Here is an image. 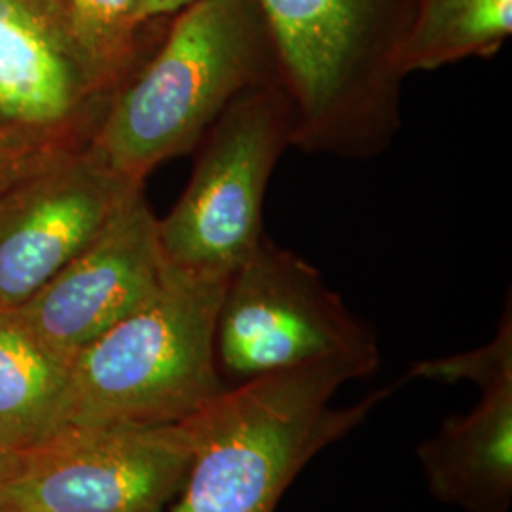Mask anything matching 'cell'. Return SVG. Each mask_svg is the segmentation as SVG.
Here are the masks:
<instances>
[{
  "label": "cell",
  "instance_id": "obj_1",
  "mask_svg": "<svg viewBox=\"0 0 512 512\" xmlns=\"http://www.w3.org/2000/svg\"><path fill=\"white\" fill-rule=\"evenodd\" d=\"M171 18L90 141L129 183L143 184L158 165L196 150L238 95L281 80L260 0H196Z\"/></svg>",
  "mask_w": 512,
  "mask_h": 512
},
{
  "label": "cell",
  "instance_id": "obj_2",
  "mask_svg": "<svg viewBox=\"0 0 512 512\" xmlns=\"http://www.w3.org/2000/svg\"><path fill=\"white\" fill-rule=\"evenodd\" d=\"M293 107V147L372 160L401 129V52L418 0H260Z\"/></svg>",
  "mask_w": 512,
  "mask_h": 512
},
{
  "label": "cell",
  "instance_id": "obj_3",
  "mask_svg": "<svg viewBox=\"0 0 512 512\" xmlns=\"http://www.w3.org/2000/svg\"><path fill=\"white\" fill-rule=\"evenodd\" d=\"M226 281L167 262L154 296L74 355L52 437L173 425L203 412L226 389L215 359Z\"/></svg>",
  "mask_w": 512,
  "mask_h": 512
},
{
  "label": "cell",
  "instance_id": "obj_4",
  "mask_svg": "<svg viewBox=\"0 0 512 512\" xmlns=\"http://www.w3.org/2000/svg\"><path fill=\"white\" fill-rule=\"evenodd\" d=\"M361 380L344 363H319L226 387L203 410V435L169 512H275L311 459L344 439L387 399L376 389L336 408Z\"/></svg>",
  "mask_w": 512,
  "mask_h": 512
},
{
  "label": "cell",
  "instance_id": "obj_5",
  "mask_svg": "<svg viewBox=\"0 0 512 512\" xmlns=\"http://www.w3.org/2000/svg\"><path fill=\"white\" fill-rule=\"evenodd\" d=\"M215 359L226 387L319 363H344L363 380L380 366V349L315 266L264 236L226 281Z\"/></svg>",
  "mask_w": 512,
  "mask_h": 512
},
{
  "label": "cell",
  "instance_id": "obj_6",
  "mask_svg": "<svg viewBox=\"0 0 512 512\" xmlns=\"http://www.w3.org/2000/svg\"><path fill=\"white\" fill-rule=\"evenodd\" d=\"M294 118L281 80L238 95L207 129L183 196L158 219L169 264L230 274L264 234V198L275 165L293 147Z\"/></svg>",
  "mask_w": 512,
  "mask_h": 512
},
{
  "label": "cell",
  "instance_id": "obj_7",
  "mask_svg": "<svg viewBox=\"0 0 512 512\" xmlns=\"http://www.w3.org/2000/svg\"><path fill=\"white\" fill-rule=\"evenodd\" d=\"M202 435L203 412L158 427L59 431L19 456L0 499L42 512H164Z\"/></svg>",
  "mask_w": 512,
  "mask_h": 512
},
{
  "label": "cell",
  "instance_id": "obj_8",
  "mask_svg": "<svg viewBox=\"0 0 512 512\" xmlns=\"http://www.w3.org/2000/svg\"><path fill=\"white\" fill-rule=\"evenodd\" d=\"M143 184L129 183L90 145L73 148L0 192V310L23 306Z\"/></svg>",
  "mask_w": 512,
  "mask_h": 512
},
{
  "label": "cell",
  "instance_id": "obj_9",
  "mask_svg": "<svg viewBox=\"0 0 512 512\" xmlns=\"http://www.w3.org/2000/svg\"><path fill=\"white\" fill-rule=\"evenodd\" d=\"M165 272L158 219L139 188L80 255L12 311L46 348L71 363L78 351L148 302Z\"/></svg>",
  "mask_w": 512,
  "mask_h": 512
},
{
  "label": "cell",
  "instance_id": "obj_10",
  "mask_svg": "<svg viewBox=\"0 0 512 512\" xmlns=\"http://www.w3.org/2000/svg\"><path fill=\"white\" fill-rule=\"evenodd\" d=\"M410 378L471 382L478 403L442 421L418 446V459L431 495L465 512H511L512 505V313L511 300L494 338L480 348L427 359Z\"/></svg>",
  "mask_w": 512,
  "mask_h": 512
},
{
  "label": "cell",
  "instance_id": "obj_11",
  "mask_svg": "<svg viewBox=\"0 0 512 512\" xmlns=\"http://www.w3.org/2000/svg\"><path fill=\"white\" fill-rule=\"evenodd\" d=\"M110 97L95 88L48 0H0V124L86 147Z\"/></svg>",
  "mask_w": 512,
  "mask_h": 512
},
{
  "label": "cell",
  "instance_id": "obj_12",
  "mask_svg": "<svg viewBox=\"0 0 512 512\" xmlns=\"http://www.w3.org/2000/svg\"><path fill=\"white\" fill-rule=\"evenodd\" d=\"M69 366L0 310V448L23 454L52 437Z\"/></svg>",
  "mask_w": 512,
  "mask_h": 512
},
{
  "label": "cell",
  "instance_id": "obj_13",
  "mask_svg": "<svg viewBox=\"0 0 512 512\" xmlns=\"http://www.w3.org/2000/svg\"><path fill=\"white\" fill-rule=\"evenodd\" d=\"M512 33V0H418L401 52V71H437L492 57Z\"/></svg>",
  "mask_w": 512,
  "mask_h": 512
},
{
  "label": "cell",
  "instance_id": "obj_14",
  "mask_svg": "<svg viewBox=\"0 0 512 512\" xmlns=\"http://www.w3.org/2000/svg\"><path fill=\"white\" fill-rule=\"evenodd\" d=\"M61 31L95 88L114 97L148 55L143 0H48Z\"/></svg>",
  "mask_w": 512,
  "mask_h": 512
},
{
  "label": "cell",
  "instance_id": "obj_15",
  "mask_svg": "<svg viewBox=\"0 0 512 512\" xmlns=\"http://www.w3.org/2000/svg\"><path fill=\"white\" fill-rule=\"evenodd\" d=\"M80 148V147H74ZM71 147H59L0 124V192L50 164Z\"/></svg>",
  "mask_w": 512,
  "mask_h": 512
},
{
  "label": "cell",
  "instance_id": "obj_16",
  "mask_svg": "<svg viewBox=\"0 0 512 512\" xmlns=\"http://www.w3.org/2000/svg\"><path fill=\"white\" fill-rule=\"evenodd\" d=\"M194 2L196 0H143V6H145L147 19L158 21V19L175 16L177 12H181L183 8Z\"/></svg>",
  "mask_w": 512,
  "mask_h": 512
},
{
  "label": "cell",
  "instance_id": "obj_17",
  "mask_svg": "<svg viewBox=\"0 0 512 512\" xmlns=\"http://www.w3.org/2000/svg\"><path fill=\"white\" fill-rule=\"evenodd\" d=\"M19 456L21 454H18V452H10V450L0 448V486L16 471Z\"/></svg>",
  "mask_w": 512,
  "mask_h": 512
},
{
  "label": "cell",
  "instance_id": "obj_18",
  "mask_svg": "<svg viewBox=\"0 0 512 512\" xmlns=\"http://www.w3.org/2000/svg\"><path fill=\"white\" fill-rule=\"evenodd\" d=\"M0 512H42L33 509V507H23L18 503H10V501H2L0 499Z\"/></svg>",
  "mask_w": 512,
  "mask_h": 512
}]
</instances>
